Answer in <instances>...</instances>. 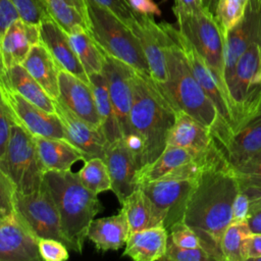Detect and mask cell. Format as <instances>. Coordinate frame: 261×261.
<instances>
[{"label":"cell","mask_w":261,"mask_h":261,"mask_svg":"<svg viewBox=\"0 0 261 261\" xmlns=\"http://www.w3.org/2000/svg\"><path fill=\"white\" fill-rule=\"evenodd\" d=\"M239 190L238 178L222 156L202 170L189 196L182 222L198 233L203 249L214 261H224L220 241L231 222L232 203Z\"/></svg>","instance_id":"1"},{"label":"cell","mask_w":261,"mask_h":261,"mask_svg":"<svg viewBox=\"0 0 261 261\" xmlns=\"http://www.w3.org/2000/svg\"><path fill=\"white\" fill-rule=\"evenodd\" d=\"M161 23L167 34L165 44L167 79L164 83H156V85L176 112L182 111L209 128L223 152L231 133L220 117L214 103L192 73L181 48L164 23Z\"/></svg>","instance_id":"2"},{"label":"cell","mask_w":261,"mask_h":261,"mask_svg":"<svg viewBox=\"0 0 261 261\" xmlns=\"http://www.w3.org/2000/svg\"><path fill=\"white\" fill-rule=\"evenodd\" d=\"M132 86L133 103L129 124L132 132L139 134L145 141V154L141 168L143 169L165 149L176 111L150 75L134 70Z\"/></svg>","instance_id":"3"},{"label":"cell","mask_w":261,"mask_h":261,"mask_svg":"<svg viewBox=\"0 0 261 261\" xmlns=\"http://www.w3.org/2000/svg\"><path fill=\"white\" fill-rule=\"evenodd\" d=\"M44 180L57 206L67 247L82 253L89 226L103 210L97 194L87 189L77 173L70 170H47Z\"/></svg>","instance_id":"4"},{"label":"cell","mask_w":261,"mask_h":261,"mask_svg":"<svg viewBox=\"0 0 261 261\" xmlns=\"http://www.w3.org/2000/svg\"><path fill=\"white\" fill-rule=\"evenodd\" d=\"M86 3L88 32L103 52L126 63L136 71L150 75L144 51L132 29L111 10L95 1L86 0Z\"/></svg>","instance_id":"5"},{"label":"cell","mask_w":261,"mask_h":261,"mask_svg":"<svg viewBox=\"0 0 261 261\" xmlns=\"http://www.w3.org/2000/svg\"><path fill=\"white\" fill-rule=\"evenodd\" d=\"M0 168L19 194L34 193L44 182L46 170L40 159L35 137L15 122L12 124L6 150L0 158Z\"/></svg>","instance_id":"6"},{"label":"cell","mask_w":261,"mask_h":261,"mask_svg":"<svg viewBox=\"0 0 261 261\" xmlns=\"http://www.w3.org/2000/svg\"><path fill=\"white\" fill-rule=\"evenodd\" d=\"M226 88L234 116L233 133L261 107V46L259 37L239 58L232 75L226 83Z\"/></svg>","instance_id":"7"},{"label":"cell","mask_w":261,"mask_h":261,"mask_svg":"<svg viewBox=\"0 0 261 261\" xmlns=\"http://www.w3.org/2000/svg\"><path fill=\"white\" fill-rule=\"evenodd\" d=\"M173 14L176 18L177 30L192 44L219 82L226 88L224 81V40L214 15L206 8L197 13L175 12Z\"/></svg>","instance_id":"8"},{"label":"cell","mask_w":261,"mask_h":261,"mask_svg":"<svg viewBox=\"0 0 261 261\" xmlns=\"http://www.w3.org/2000/svg\"><path fill=\"white\" fill-rule=\"evenodd\" d=\"M14 213L37 239H55L66 245L58 209L45 180L34 193H15Z\"/></svg>","instance_id":"9"},{"label":"cell","mask_w":261,"mask_h":261,"mask_svg":"<svg viewBox=\"0 0 261 261\" xmlns=\"http://www.w3.org/2000/svg\"><path fill=\"white\" fill-rule=\"evenodd\" d=\"M197 179L161 178L144 181L138 187L144 192L167 231L171 226L182 222L189 196Z\"/></svg>","instance_id":"10"},{"label":"cell","mask_w":261,"mask_h":261,"mask_svg":"<svg viewBox=\"0 0 261 261\" xmlns=\"http://www.w3.org/2000/svg\"><path fill=\"white\" fill-rule=\"evenodd\" d=\"M163 23L166 30L181 48L195 79L200 84L205 93L208 95V97L211 99V101L214 103L220 117L232 134L234 116L227 89L219 82V80L210 68V66L207 64V62L196 51L192 44L180 34L177 28L168 22L163 21Z\"/></svg>","instance_id":"11"},{"label":"cell","mask_w":261,"mask_h":261,"mask_svg":"<svg viewBox=\"0 0 261 261\" xmlns=\"http://www.w3.org/2000/svg\"><path fill=\"white\" fill-rule=\"evenodd\" d=\"M0 92L15 123L34 137L64 139L65 134L56 113H50L33 104L20 94L0 82Z\"/></svg>","instance_id":"12"},{"label":"cell","mask_w":261,"mask_h":261,"mask_svg":"<svg viewBox=\"0 0 261 261\" xmlns=\"http://www.w3.org/2000/svg\"><path fill=\"white\" fill-rule=\"evenodd\" d=\"M128 27L140 41L152 80L157 84L164 83L167 79L165 59L167 34L162 23L156 22L154 16L137 14Z\"/></svg>","instance_id":"13"},{"label":"cell","mask_w":261,"mask_h":261,"mask_svg":"<svg viewBox=\"0 0 261 261\" xmlns=\"http://www.w3.org/2000/svg\"><path fill=\"white\" fill-rule=\"evenodd\" d=\"M134 68L126 63L105 54V64L102 70L108 93L120 126L122 138L132 132L129 113L133 103L132 76Z\"/></svg>","instance_id":"14"},{"label":"cell","mask_w":261,"mask_h":261,"mask_svg":"<svg viewBox=\"0 0 261 261\" xmlns=\"http://www.w3.org/2000/svg\"><path fill=\"white\" fill-rule=\"evenodd\" d=\"M53 102L66 140L85 154L86 160L94 157L104 159L108 142L102 129L94 127L76 116L58 100Z\"/></svg>","instance_id":"15"},{"label":"cell","mask_w":261,"mask_h":261,"mask_svg":"<svg viewBox=\"0 0 261 261\" xmlns=\"http://www.w3.org/2000/svg\"><path fill=\"white\" fill-rule=\"evenodd\" d=\"M166 146L185 148L199 156L222 153L211 130L182 111L175 113V119L168 133Z\"/></svg>","instance_id":"16"},{"label":"cell","mask_w":261,"mask_h":261,"mask_svg":"<svg viewBox=\"0 0 261 261\" xmlns=\"http://www.w3.org/2000/svg\"><path fill=\"white\" fill-rule=\"evenodd\" d=\"M40 259L38 239L16 214L0 218V261H36Z\"/></svg>","instance_id":"17"},{"label":"cell","mask_w":261,"mask_h":261,"mask_svg":"<svg viewBox=\"0 0 261 261\" xmlns=\"http://www.w3.org/2000/svg\"><path fill=\"white\" fill-rule=\"evenodd\" d=\"M56 100L89 124L101 129V118L90 84L60 68L59 96Z\"/></svg>","instance_id":"18"},{"label":"cell","mask_w":261,"mask_h":261,"mask_svg":"<svg viewBox=\"0 0 261 261\" xmlns=\"http://www.w3.org/2000/svg\"><path fill=\"white\" fill-rule=\"evenodd\" d=\"M104 161L111 179V191L120 204L138 187V167L122 138L107 146Z\"/></svg>","instance_id":"19"},{"label":"cell","mask_w":261,"mask_h":261,"mask_svg":"<svg viewBox=\"0 0 261 261\" xmlns=\"http://www.w3.org/2000/svg\"><path fill=\"white\" fill-rule=\"evenodd\" d=\"M40 42L47 48L51 56L59 66L82 81L90 84L80 59L77 58L68 38V35L50 17H45L39 24Z\"/></svg>","instance_id":"20"},{"label":"cell","mask_w":261,"mask_h":261,"mask_svg":"<svg viewBox=\"0 0 261 261\" xmlns=\"http://www.w3.org/2000/svg\"><path fill=\"white\" fill-rule=\"evenodd\" d=\"M260 9L249 3L242 20L228 33L224 40V81L225 85L232 75L241 55L260 35Z\"/></svg>","instance_id":"21"},{"label":"cell","mask_w":261,"mask_h":261,"mask_svg":"<svg viewBox=\"0 0 261 261\" xmlns=\"http://www.w3.org/2000/svg\"><path fill=\"white\" fill-rule=\"evenodd\" d=\"M39 42V24L25 22L20 17L14 20L0 41V54L4 69L21 64L31 48Z\"/></svg>","instance_id":"22"},{"label":"cell","mask_w":261,"mask_h":261,"mask_svg":"<svg viewBox=\"0 0 261 261\" xmlns=\"http://www.w3.org/2000/svg\"><path fill=\"white\" fill-rule=\"evenodd\" d=\"M261 149V107L228 139L223 156L230 167L239 165Z\"/></svg>","instance_id":"23"},{"label":"cell","mask_w":261,"mask_h":261,"mask_svg":"<svg viewBox=\"0 0 261 261\" xmlns=\"http://www.w3.org/2000/svg\"><path fill=\"white\" fill-rule=\"evenodd\" d=\"M130 234L126 215L122 209L112 216L94 219L88 229L87 239L97 251L106 252L123 248Z\"/></svg>","instance_id":"24"},{"label":"cell","mask_w":261,"mask_h":261,"mask_svg":"<svg viewBox=\"0 0 261 261\" xmlns=\"http://www.w3.org/2000/svg\"><path fill=\"white\" fill-rule=\"evenodd\" d=\"M168 231L164 226H153L132 232L122 256L136 261L161 260L167 249Z\"/></svg>","instance_id":"25"},{"label":"cell","mask_w":261,"mask_h":261,"mask_svg":"<svg viewBox=\"0 0 261 261\" xmlns=\"http://www.w3.org/2000/svg\"><path fill=\"white\" fill-rule=\"evenodd\" d=\"M21 65L53 100L58 99L60 68L41 42L31 48Z\"/></svg>","instance_id":"26"},{"label":"cell","mask_w":261,"mask_h":261,"mask_svg":"<svg viewBox=\"0 0 261 261\" xmlns=\"http://www.w3.org/2000/svg\"><path fill=\"white\" fill-rule=\"evenodd\" d=\"M38 153L45 170H70L76 161H86L85 154L64 139L35 137Z\"/></svg>","instance_id":"27"},{"label":"cell","mask_w":261,"mask_h":261,"mask_svg":"<svg viewBox=\"0 0 261 261\" xmlns=\"http://www.w3.org/2000/svg\"><path fill=\"white\" fill-rule=\"evenodd\" d=\"M222 153H217L209 156H199L194 154L188 149L175 147V146H166L163 152L148 166L144 167L138 172V185L144 181L156 180L164 178L177 170L178 168L199 159H206ZM223 155V154H222Z\"/></svg>","instance_id":"28"},{"label":"cell","mask_w":261,"mask_h":261,"mask_svg":"<svg viewBox=\"0 0 261 261\" xmlns=\"http://www.w3.org/2000/svg\"><path fill=\"white\" fill-rule=\"evenodd\" d=\"M0 82L20 94L33 104L50 113H55L54 100L21 64H16L8 69H4L0 74Z\"/></svg>","instance_id":"29"},{"label":"cell","mask_w":261,"mask_h":261,"mask_svg":"<svg viewBox=\"0 0 261 261\" xmlns=\"http://www.w3.org/2000/svg\"><path fill=\"white\" fill-rule=\"evenodd\" d=\"M48 15L67 34L88 31L86 0H42Z\"/></svg>","instance_id":"30"},{"label":"cell","mask_w":261,"mask_h":261,"mask_svg":"<svg viewBox=\"0 0 261 261\" xmlns=\"http://www.w3.org/2000/svg\"><path fill=\"white\" fill-rule=\"evenodd\" d=\"M90 87L93 91L97 109L101 118V129L108 142V145L121 139L120 126L108 93L107 83L104 75L95 73L89 75Z\"/></svg>","instance_id":"31"},{"label":"cell","mask_w":261,"mask_h":261,"mask_svg":"<svg viewBox=\"0 0 261 261\" xmlns=\"http://www.w3.org/2000/svg\"><path fill=\"white\" fill-rule=\"evenodd\" d=\"M121 209L126 215L130 233L148 227L162 226L151 202L139 187L123 201Z\"/></svg>","instance_id":"32"},{"label":"cell","mask_w":261,"mask_h":261,"mask_svg":"<svg viewBox=\"0 0 261 261\" xmlns=\"http://www.w3.org/2000/svg\"><path fill=\"white\" fill-rule=\"evenodd\" d=\"M70 44L88 75L101 73L105 64V53L86 30L68 35Z\"/></svg>","instance_id":"33"},{"label":"cell","mask_w":261,"mask_h":261,"mask_svg":"<svg viewBox=\"0 0 261 261\" xmlns=\"http://www.w3.org/2000/svg\"><path fill=\"white\" fill-rule=\"evenodd\" d=\"M84 162V166L77 172L82 184L97 195L111 190V179L104 159L94 157Z\"/></svg>","instance_id":"34"},{"label":"cell","mask_w":261,"mask_h":261,"mask_svg":"<svg viewBox=\"0 0 261 261\" xmlns=\"http://www.w3.org/2000/svg\"><path fill=\"white\" fill-rule=\"evenodd\" d=\"M249 233L251 230L247 221H231L227 225L220 241L224 261H243L242 245Z\"/></svg>","instance_id":"35"},{"label":"cell","mask_w":261,"mask_h":261,"mask_svg":"<svg viewBox=\"0 0 261 261\" xmlns=\"http://www.w3.org/2000/svg\"><path fill=\"white\" fill-rule=\"evenodd\" d=\"M248 6V0H218L214 18L225 40L228 33L242 20Z\"/></svg>","instance_id":"36"},{"label":"cell","mask_w":261,"mask_h":261,"mask_svg":"<svg viewBox=\"0 0 261 261\" xmlns=\"http://www.w3.org/2000/svg\"><path fill=\"white\" fill-rule=\"evenodd\" d=\"M161 260L164 261H214L203 248H184L175 245L168 238L167 249Z\"/></svg>","instance_id":"37"},{"label":"cell","mask_w":261,"mask_h":261,"mask_svg":"<svg viewBox=\"0 0 261 261\" xmlns=\"http://www.w3.org/2000/svg\"><path fill=\"white\" fill-rule=\"evenodd\" d=\"M19 17L25 22L40 24V22L48 15L42 0H10Z\"/></svg>","instance_id":"38"},{"label":"cell","mask_w":261,"mask_h":261,"mask_svg":"<svg viewBox=\"0 0 261 261\" xmlns=\"http://www.w3.org/2000/svg\"><path fill=\"white\" fill-rule=\"evenodd\" d=\"M168 238L172 243L184 248H203L198 233L184 222H178L168 230Z\"/></svg>","instance_id":"39"},{"label":"cell","mask_w":261,"mask_h":261,"mask_svg":"<svg viewBox=\"0 0 261 261\" xmlns=\"http://www.w3.org/2000/svg\"><path fill=\"white\" fill-rule=\"evenodd\" d=\"M38 250L41 259L46 261H65L69 257L67 246L55 239H38Z\"/></svg>","instance_id":"40"},{"label":"cell","mask_w":261,"mask_h":261,"mask_svg":"<svg viewBox=\"0 0 261 261\" xmlns=\"http://www.w3.org/2000/svg\"><path fill=\"white\" fill-rule=\"evenodd\" d=\"M230 169L238 178L261 180V149Z\"/></svg>","instance_id":"41"},{"label":"cell","mask_w":261,"mask_h":261,"mask_svg":"<svg viewBox=\"0 0 261 261\" xmlns=\"http://www.w3.org/2000/svg\"><path fill=\"white\" fill-rule=\"evenodd\" d=\"M15 193L14 185L0 168V218L14 213Z\"/></svg>","instance_id":"42"},{"label":"cell","mask_w":261,"mask_h":261,"mask_svg":"<svg viewBox=\"0 0 261 261\" xmlns=\"http://www.w3.org/2000/svg\"><path fill=\"white\" fill-rule=\"evenodd\" d=\"M14 120L0 92V158L4 154Z\"/></svg>","instance_id":"43"},{"label":"cell","mask_w":261,"mask_h":261,"mask_svg":"<svg viewBox=\"0 0 261 261\" xmlns=\"http://www.w3.org/2000/svg\"><path fill=\"white\" fill-rule=\"evenodd\" d=\"M93 1L111 10L120 19H122L127 25L138 14L132 9L127 0H93Z\"/></svg>","instance_id":"44"},{"label":"cell","mask_w":261,"mask_h":261,"mask_svg":"<svg viewBox=\"0 0 261 261\" xmlns=\"http://www.w3.org/2000/svg\"><path fill=\"white\" fill-rule=\"evenodd\" d=\"M127 150L132 154L139 171L143 166V159L145 154V141L136 132H130L122 138ZM138 171V172H139Z\"/></svg>","instance_id":"45"},{"label":"cell","mask_w":261,"mask_h":261,"mask_svg":"<svg viewBox=\"0 0 261 261\" xmlns=\"http://www.w3.org/2000/svg\"><path fill=\"white\" fill-rule=\"evenodd\" d=\"M243 261L259 260L261 258V233H249L242 245Z\"/></svg>","instance_id":"46"},{"label":"cell","mask_w":261,"mask_h":261,"mask_svg":"<svg viewBox=\"0 0 261 261\" xmlns=\"http://www.w3.org/2000/svg\"><path fill=\"white\" fill-rule=\"evenodd\" d=\"M238 181L240 190L245 192L250 200V210L261 206V180L238 178Z\"/></svg>","instance_id":"47"},{"label":"cell","mask_w":261,"mask_h":261,"mask_svg":"<svg viewBox=\"0 0 261 261\" xmlns=\"http://www.w3.org/2000/svg\"><path fill=\"white\" fill-rule=\"evenodd\" d=\"M19 18V14L10 0H0V41L9 25Z\"/></svg>","instance_id":"48"},{"label":"cell","mask_w":261,"mask_h":261,"mask_svg":"<svg viewBox=\"0 0 261 261\" xmlns=\"http://www.w3.org/2000/svg\"><path fill=\"white\" fill-rule=\"evenodd\" d=\"M250 214V200L245 192L239 190L232 203L231 221H247Z\"/></svg>","instance_id":"49"},{"label":"cell","mask_w":261,"mask_h":261,"mask_svg":"<svg viewBox=\"0 0 261 261\" xmlns=\"http://www.w3.org/2000/svg\"><path fill=\"white\" fill-rule=\"evenodd\" d=\"M132 9L142 15H150V16H160L161 10L156 2L153 0H127Z\"/></svg>","instance_id":"50"},{"label":"cell","mask_w":261,"mask_h":261,"mask_svg":"<svg viewBox=\"0 0 261 261\" xmlns=\"http://www.w3.org/2000/svg\"><path fill=\"white\" fill-rule=\"evenodd\" d=\"M205 9L202 0H174V5L172 6L173 13L184 12V13H197Z\"/></svg>","instance_id":"51"},{"label":"cell","mask_w":261,"mask_h":261,"mask_svg":"<svg viewBox=\"0 0 261 261\" xmlns=\"http://www.w3.org/2000/svg\"><path fill=\"white\" fill-rule=\"evenodd\" d=\"M247 223L251 232L261 233V206L250 210Z\"/></svg>","instance_id":"52"},{"label":"cell","mask_w":261,"mask_h":261,"mask_svg":"<svg viewBox=\"0 0 261 261\" xmlns=\"http://www.w3.org/2000/svg\"><path fill=\"white\" fill-rule=\"evenodd\" d=\"M202 2H203V6H204L209 12H211V13L214 15V12H215V9H216L218 0H202Z\"/></svg>","instance_id":"53"},{"label":"cell","mask_w":261,"mask_h":261,"mask_svg":"<svg viewBox=\"0 0 261 261\" xmlns=\"http://www.w3.org/2000/svg\"><path fill=\"white\" fill-rule=\"evenodd\" d=\"M248 3L254 8H257V9L261 8V0H248Z\"/></svg>","instance_id":"54"},{"label":"cell","mask_w":261,"mask_h":261,"mask_svg":"<svg viewBox=\"0 0 261 261\" xmlns=\"http://www.w3.org/2000/svg\"><path fill=\"white\" fill-rule=\"evenodd\" d=\"M4 71V66H3V63H2V57L0 55V74Z\"/></svg>","instance_id":"55"},{"label":"cell","mask_w":261,"mask_h":261,"mask_svg":"<svg viewBox=\"0 0 261 261\" xmlns=\"http://www.w3.org/2000/svg\"><path fill=\"white\" fill-rule=\"evenodd\" d=\"M261 11V8H260ZM259 41H260V46H261V20H260V36H259Z\"/></svg>","instance_id":"56"},{"label":"cell","mask_w":261,"mask_h":261,"mask_svg":"<svg viewBox=\"0 0 261 261\" xmlns=\"http://www.w3.org/2000/svg\"><path fill=\"white\" fill-rule=\"evenodd\" d=\"M258 261H261V258H260V259H259V260H258Z\"/></svg>","instance_id":"57"},{"label":"cell","mask_w":261,"mask_h":261,"mask_svg":"<svg viewBox=\"0 0 261 261\" xmlns=\"http://www.w3.org/2000/svg\"><path fill=\"white\" fill-rule=\"evenodd\" d=\"M0 55H1V54H0Z\"/></svg>","instance_id":"58"}]
</instances>
